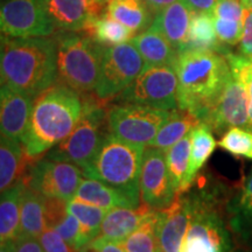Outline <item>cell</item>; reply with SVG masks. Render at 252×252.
Returning <instances> with one entry per match:
<instances>
[{"mask_svg": "<svg viewBox=\"0 0 252 252\" xmlns=\"http://www.w3.org/2000/svg\"><path fill=\"white\" fill-rule=\"evenodd\" d=\"M0 74L2 86L35 98L54 86L59 77L56 40L2 34Z\"/></svg>", "mask_w": 252, "mask_h": 252, "instance_id": "6da1fadb", "label": "cell"}, {"mask_svg": "<svg viewBox=\"0 0 252 252\" xmlns=\"http://www.w3.org/2000/svg\"><path fill=\"white\" fill-rule=\"evenodd\" d=\"M80 94L64 84L50 87L34 98L23 144L25 156L35 159L67 139L83 115Z\"/></svg>", "mask_w": 252, "mask_h": 252, "instance_id": "7a4b0ae2", "label": "cell"}, {"mask_svg": "<svg viewBox=\"0 0 252 252\" xmlns=\"http://www.w3.org/2000/svg\"><path fill=\"white\" fill-rule=\"evenodd\" d=\"M178 109L194 113L202 124L219 99L230 74L225 55L204 49H184L175 63Z\"/></svg>", "mask_w": 252, "mask_h": 252, "instance_id": "3957f363", "label": "cell"}, {"mask_svg": "<svg viewBox=\"0 0 252 252\" xmlns=\"http://www.w3.org/2000/svg\"><path fill=\"white\" fill-rule=\"evenodd\" d=\"M145 146L126 143L109 133L90 165L86 178L104 182L125 195L134 208L140 206V175Z\"/></svg>", "mask_w": 252, "mask_h": 252, "instance_id": "277c9868", "label": "cell"}, {"mask_svg": "<svg viewBox=\"0 0 252 252\" xmlns=\"http://www.w3.org/2000/svg\"><path fill=\"white\" fill-rule=\"evenodd\" d=\"M58 70L62 84L77 93L94 90L106 47L78 32H61L55 37Z\"/></svg>", "mask_w": 252, "mask_h": 252, "instance_id": "5b68a950", "label": "cell"}, {"mask_svg": "<svg viewBox=\"0 0 252 252\" xmlns=\"http://www.w3.org/2000/svg\"><path fill=\"white\" fill-rule=\"evenodd\" d=\"M224 55L230 65L229 77L204 123L216 134H224L231 127H249V59L231 53Z\"/></svg>", "mask_w": 252, "mask_h": 252, "instance_id": "8992f818", "label": "cell"}, {"mask_svg": "<svg viewBox=\"0 0 252 252\" xmlns=\"http://www.w3.org/2000/svg\"><path fill=\"white\" fill-rule=\"evenodd\" d=\"M194 195L195 212L179 252H235L215 195L204 190Z\"/></svg>", "mask_w": 252, "mask_h": 252, "instance_id": "52a82bcc", "label": "cell"}, {"mask_svg": "<svg viewBox=\"0 0 252 252\" xmlns=\"http://www.w3.org/2000/svg\"><path fill=\"white\" fill-rule=\"evenodd\" d=\"M108 131V112L98 104L84 100L83 115L75 130L46 157L75 163L83 171L93 161Z\"/></svg>", "mask_w": 252, "mask_h": 252, "instance_id": "ba28073f", "label": "cell"}, {"mask_svg": "<svg viewBox=\"0 0 252 252\" xmlns=\"http://www.w3.org/2000/svg\"><path fill=\"white\" fill-rule=\"evenodd\" d=\"M171 111L131 103L115 105L108 112L109 132L126 143L146 146L157 137Z\"/></svg>", "mask_w": 252, "mask_h": 252, "instance_id": "9c48e42d", "label": "cell"}, {"mask_svg": "<svg viewBox=\"0 0 252 252\" xmlns=\"http://www.w3.org/2000/svg\"><path fill=\"white\" fill-rule=\"evenodd\" d=\"M146 67L143 56L131 41L106 47L94 93L109 100L122 94Z\"/></svg>", "mask_w": 252, "mask_h": 252, "instance_id": "30bf717a", "label": "cell"}, {"mask_svg": "<svg viewBox=\"0 0 252 252\" xmlns=\"http://www.w3.org/2000/svg\"><path fill=\"white\" fill-rule=\"evenodd\" d=\"M123 103L139 104L162 110L178 108V75L171 65L145 67L121 94Z\"/></svg>", "mask_w": 252, "mask_h": 252, "instance_id": "8fae6325", "label": "cell"}, {"mask_svg": "<svg viewBox=\"0 0 252 252\" xmlns=\"http://www.w3.org/2000/svg\"><path fill=\"white\" fill-rule=\"evenodd\" d=\"M82 174V169L75 163L46 157L31 167L25 182L42 196L69 201L75 197Z\"/></svg>", "mask_w": 252, "mask_h": 252, "instance_id": "7c38bea8", "label": "cell"}, {"mask_svg": "<svg viewBox=\"0 0 252 252\" xmlns=\"http://www.w3.org/2000/svg\"><path fill=\"white\" fill-rule=\"evenodd\" d=\"M0 27L12 37L50 36L56 30L41 0H4Z\"/></svg>", "mask_w": 252, "mask_h": 252, "instance_id": "4fadbf2b", "label": "cell"}, {"mask_svg": "<svg viewBox=\"0 0 252 252\" xmlns=\"http://www.w3.org/2000/svg\"><path fill=\"white\" fill-rule=\"evenodd\" d=\"M140 190L144 203L153 210L166 209L174 201L176 194L172 187L163 151L152 146L145 149Z\"/></svg>", "mask_w": 252, "mask_h": 252, "instance_id": "5bb4252c", "label": "cell"}, {"mask_svg": "<svg viewBox=\"0 0 252 252\" xmlns=\"http://www.w3.org/2000/svg\"><path fill=\"white\" fill-rule=\"evenodd\" d=\"M54 26L63 32H83L105 11L108 0H41Z\"/></svg>", "mask_w": 252, "mask_h": 252, "instance_id": "9a60e30c", "label": "cell"}, {"mask_svg": "<svg viewBox=\"0 0 252 252\" xmlns=\"http://www.w3.org/2000/svg\"><path fill=\"white\" fill-rule=\"evenodd\" d=\"M195 212V195H176L169 207L161 210L159 230L160 252H179Z\"/></svg>", "mask_w": 252, "mask_h": 252, "instance_id": "2e32d148", "label": "cell"}, {"mask_svg": "<svg viewBox=\"0 0 252 252\" xmlns=\"http://www.w3.org/2000/svg\"><path fill=\"white\" fill-rule=\"evenodd\" d=\"M34 97L2 86L0 91L1 135L23 140L30 124Z\"/></svg>", "mask_w": 252, "mask_h": 252, "instance_id": "e0dca14e", "label": "cell"}, {"mask_svg": "<svg viewBox=\"0 0 252 252\" xmlns=\"http://www.w3.org/2000/svg\"><path fill=\"white\" fill-rule=\"evenodd\" d=\"M226 213L232 234L245 250L252 252V172L241 191L229 200Z\"/></svg>", "mask_w": 252, "mask_h": 252, "instance_id": "ac0fdd59", "label": "cell"}, {"mask_svg": "<svg viewBox=\"0 0 252 252\" xmlns=\"http://www.w3.org/2000/svg\"><path fill=\"white\" fill-rule=\"evenodd\" d=\"M191 15L193 12L178 0L156 13L150 27L159 31L180 52L187 42Z\"/></svg>", "mask_w": 252, "mask_h": 252, "instance_id": "d6986e66", "label": "cell"}, {"mask_svg": "<svg viewBox=\"0 0 252 252\" xmlns=\"http://www.w3.org/2000/svg\"><path fill=\"white\" fill-rule=\"evenodd\" d=\"M152 212L153 209L145 203L138 208H113L104 217L97 237L116 242L124 241L134 230L139 228Z\"/></svg>", "mask_w": 252, "mask_h": 252, "instance_id": "ffe728a7", "label": "cell"}, {"mask_svg": "<svg viewBox=\"0 0 252 252\" xmlns=\"http://www.w3.org/2000/svg\"><path fill=\"white\" fill-rule=\"evenodd\" d=\"M245 8L239 0H219L212 13L216 35L222 43H241L244 32Z\"/></svg>", "mask_w": 252, "mask_h": 252, "instance_id": "44dd1931", "label": "cell"}, {"mask_svg": "<svg viewBox=\"0 0 252 252\" xmlns=\"http://www.w3.org/2000/svg\"><path fill=\"white\" fill-rule=\"evenodd\" d=\"M131 42L143 56L146 67L171 65L175 68L179 52L159 31L149 27L137 34Z\"/></svg>", "mask_w": 252, "mask_h": 252, "instance_id": "7402d4cb", "label": "cell"}, {"mask_svg": "<svg viewBox=\"0 0 252 252\" xmlns=\"http://www.w3.org/2000/svg\"><path fill=\"white\" fill-rule=\"evenodd\" d=\"M26 182L19 179L7 190L1 193L0 203V241H15L20 231V210Z\"/></svg>", "mask_w": 252, "mask_h": 252, "instance_id": "603a6c76", "label": "cell"}, {"mask_svg": "<svg viewBox=\"0 0 252 252\" xmlns=\"http://www.w3.org/2000/svg\"><path fill=\"white\" fill-rule=\"evenodd\" d=\"M106 13L135 33L153 23V11L146 0H108Z\"/></svg>", "mask_w": 252, "mask_h": 252, "instance_id": "cb8c5ba5", "label": "cell"}, {"mask_svg": "<svg viewBox=\"0 0 252 252\" xmlns=\"http://www.w3.org/2000/svg\"><path fill=\"white\" fill-rule=\"evenodd\" d=\"M198 124H201V122L190 111L181 109L172 110L168 119L161 126L157 137L149 146L156 147L166 153L173 145L190 133Z\"/></svg>", "mask_w": 252, "mask_h": 252, "instance_id": "d4e9b609", "label": "cell"}, {"mask_svg": "<svg viewBox=\"0 0 252 252\" xmlns=\"http://www.w3.org/2000/svg\"><path fill=\"white\" fill-rule=\"evenodd\" d=\"M74 198L106 210L119 207L134 208L131 201L117 189L110 187L102 181L90 178L82 180Z\"/></svg>", "mask_w": 252, "mask_h": 252, "instance_id": "484cf974", "label": "cell"}, {"mask_svg": "<svg viewBox=\"0 0 252 252\" xmlns=\"http://www.w3.org/2000/svg\"><path fill=\"white\" fill-rule=\"evenodd\" d=\"M83 32L104 47L128 42L137 35L135 32L113 19L111 15L106 13V11L94 17Z\"/></svg>", "mask_w": 252, "mask_h": 252, "instance_id": "4316f807", "label": "cell"}, {"mask_svg": "<svg viewBox=\"0 0 252 252\" xmlns=\"http://www.w3.org/2000/svg\"><path fill=\"white\" fill-rule=\"evenodd\" d=\"M46 228L45 196L28 188L26 185L21 200L19 235L33 236L39 238Z\"/></svg>", "mask_w": 252, "mask_h": 252, "instance_id": "83f0119b", "label": "cell"}, {"mask_svg": "<svg viewBox=\"0 0 252 252\" xmlns=\"http://www.w3.org/2000/svg\"><path fill=\"white\" fill-rule=\"evenodd\" d=\"M216 145L217 143L213 135V130L207 124L201 123L191 131L190 161H189L188 174L185 184V193L193 184L200 169L206 165L209 157L215 150Z\"/></svg>", "mask_w": 252, "mask_h": 252, "instance_id": "f1b7e54d", "label": "cell"}, {"mask_svg": "<svg viewBox=\"0 0 252 252\" xmlns=\"http://www.w3.org/2000/svg\"><path fill=\"white\" fill-rule=\"evenodd\" d=\"M161 210H153L146 220L121 243L127 252H160L159 230Z\"/></svg>", "mask_w": 252, "mask_h": 252, "instance_id": "f546056e", "label": "cell"}, {"mask_svg": "<svg viewBox=\"0 0 252 252\" xmlns=\"http://www.w3.org/2000/svg\"><path fill=\"white\" fill-rule=\"evenodd\" d=\"M21 141L1 135L0 139V189L7 190L18 180L21 161L24 159V147Z\"/></svg>", "mask_w": 252, "mask_h": 252, "instance_id": "4dcf8cb0", "label": "cell"}, {"mask_svg": "<svg viewBox=\"0 0 252 252\" xmlns=\"http://www.w3.org/2000/svg\"><path fill=\"white\" fill-rule=\"evenodd\" d=\"M191 132L178 141L166 152V162L171 178L172 187L175 194L185 193V184L187 179L189 161H190Z\"/></svg>", "mask_w": 252, "mask_h": 252, "instance_id": "1f68e13d", "label": "cell"}, {"mask_svg": "<svg viewBox=\"0 0 252 252\" xmlns=\"http://www.w3.org/2000/svg\"><path fill=\"white\" fill-rule=\"evenodd\" d=\"M220 41L216 35L213 15L209 13H193L189 26L187 42L184 49H204L220 52ZM180 50V52H181Z\"/></svg>", "mask_w": 252, "mask_h": 252, "instance_id": "d6a6232c", "label": "cell"}, {"mask_svg": "<svg viewBox=\"0 0 252 252\" xmlns=\"http://www.w3.org/2000/svg\"><path fill=\"white\" fill-rule=\"evenodd\" d=\"M68 212L80 220L84 236L88 242L94 241L99 234L103 220L109 210L89 204L77 198H71L67 202Z\"/></svg>", "mask_w": 252, "mask_h": 252, "instance_id": "836d02e7", "label": "cell"}, {"mask_svg": "<svg viewBox=\"0 0 252 252\" xmlns=\"http://www.w3.org/2000/svg\"><path fill=\"white\" fill-rule=\"evenodd\" d=\"M219 146L236 157L252 159V132L242 127L229 128L220 138Z\"/></svg>", "mask_w": 252, "mask_h": 252, "instance_id": "e575fe53", "label": "cell"}, {"mask_svg": "<svg viewBox=\"0 0 252 252\" xmlns=\"http://www.w3.org/2000/svg\"><path fill=\"white\" fill-rule=\"evenodd\" d=\"M53 229H55L75 251L83 250L89 244L84 236L80 220L69 212L56 223Z\"/></svg>", "mask_w": 252, "mask_h": 252, "instance_id": "d590c367", "label": "cell"}, {"mask_svg": "<svg viewBox=\"0 0 252 252\" xmlns=\"http://www.w3.org/2000/svg\"><path fill=\"white\" fill-rule=\"evenodd\" d=\"M39 241L45 252H76L53 228H46L40 235Z\"/></svg>", "mask_w": 252, "mask_h": 252, "instance_id": "8d00e7d4", "label": "cell"}, {"mask_svg": "<svg viewBox=\"0 0 252 252\" xmlns=\"http://www.w3.org/2000/svg\"><path fill=\"white\" fill-rule=\"evenodd\" d=\"M83 250L86 252H127L121 242L99 237H96L94 241H91Z\"/></svg>", "mask_w": 252, "mask_h": 252, "instance_id": "74e56055", "label": "cell"}, {"mask_svg": "<svg viewBox=\"0 0 252 252\" xmlns=\"http://www.w3.org/2000/svg\"><path fill=\"white\" fill-rule=\"evenodd\" d=\"M241 55L252 61V12L245 9L244 32L241 40Z\"/></svg>", "mask_w": 252, "mask_h": 252, "instance_id": "f35d334b", "label": "cell"}, {"mask_svg": "<svg viewBox=\"0 0 252 252\" xmlns=\"http://www.w3.org/2000/svg\"><path fill=\"white\" fill-rule=\"evenodd\" d=\"M14 252H45L39 238L19 235L14 241Z\"/></svg>", "mask_w": 252, "mask_h": 252, "instance_id": "ab89813d", "label": "cell"}, {"mask_svg": "<svg viewBox=\"0 0 252 252\" xmlns=\"http://www.w3.org/2000/svg\"><path fill=\"white\" fill-rule=\"evenodd\" d=\"M193 13L212 14L219 0H181Z\"/></svg>", "mask_w": 252, "mask_h": 252, "instance_id": "60d3db41", "label": "cell"}, {"mask_svg": "<svg viewBox=\"0 0 252 252\" xmlns=\"http://www.w3.org/2000/svg\"><path fill=\"white\" fill-rule=\"evenodd\" d=\"M248 94H249V127L252 132V61L248 62Z\"/></svg>", "mask_w": 252, "mask_h": 252, "instance_id": "b9f144b4", "label": "cell"}, {"mask_svg": "<svg viewBox=\"0 0 252 252\" xmlns=\"http://www.w3.org/2000/svg\"><path fill=\"white\" fill-rule=\"evenodd\" d=\"M146 1L147 4L150 5L153 13H158V12L161 11L162 8L167 7V6L173 4V2L178 1V0H146Z\"/></svg>", "mask_w": 252, "mask_h": 252, "instance_id": "7bdbcfd3", "label": "cell"}, {"mask_svg": "<svg viewBox=\"0 0 252 252\" xmlns=\"http://www.w3.org/2000/svg\"><path fill=\"white\" fill-rule=\"evenodd\" d=\"M0 252H14V241L1 243Z\"/></svg>", "mask_w": 252, "mask_h": 252, "instance_id": "ee69618b", "label": "cell"}, {"mask_svg": "<svg viewBox=\"0 0 252 252\" xmlns=\"http://www.w3.org/2000/svg\"><path fill=\"white\" fill-rule=\"evenodd\" d=\"M241 4L243 5V7L245 9L252 12V0H241Z\"/></svg>", "mask_w": 252, "mask_h": 252, "instance_id": "f6af8a7d", "label": "cell"}, {"mask_svg": "<svg viewBox=\"0 0 252 252\" xmlns=\"http://www.w3.org/2000/svg\"><path fill=\"white\" fill-rule=\"evenodd\" d=\"M76 252H86L84 250H80V251H76Z\"/></svg>", "mask_w": 252, "mask_h": 252, "instance_id": "bcb514c9", "label": "cell"}, {"mask_svg": "<svg viewBox=\"0 0 252 252\" xmlns=\"http://www.w3.org/2000/svg\"><path fill=\"white\" fill-rule=\"evenodd\" d=\"M2 1H4V0H2Z\"/></svg>", "mask_w": 252, "mask_h": 252, "instance_id": "7dc6e473", "label": "cell"}]
</instances>
